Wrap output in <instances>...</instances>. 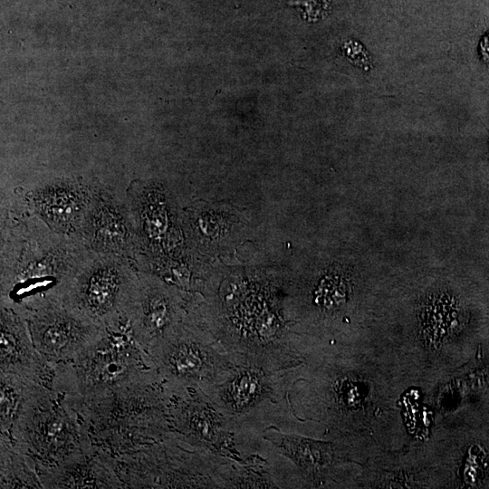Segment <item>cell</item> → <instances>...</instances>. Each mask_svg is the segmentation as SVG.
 <instances>
[{
    "label": "cell",
    "mask_w": 489,
    "mask_h": 489,
    "mask_svg": "<svg viewBox=\"0 0 489 489\" xmlns=\"http://www.w3.org/2000/svg\"><path fill=\"white\" fill-rule=\"evenodd\" d=\"M172 432L189 445L216 455L244 462L237 434L225 417L200 389H168Z\"/></svg>",
    "instance_id": "9c48e42d"
},
{
    "label": "cell",
    "mask_w": 489,
    "mask_h": 489,
    "mask_svg": "<svg viewBox=\"0 0 489 489\" xmlns=\"http://www.w3.org/2000/svg\"><path fill=\"white\" fill-rule=\"evenodd\" d=\"M138 283V270L128 259L90 252L62 303L105 328L126 315Z\"/></svg>",
    "instance_id": "ba28073f"
},
{
    "label": "cell",
    "mask_w": 489,
    "mask_h": 489,
    "mask_svg": "<svg viewBox=\"0 0 489 489\" xmlns=\"http://www.w3.org/2000/svg\"><path fill=\"white\" fill-rule=\"evenodd\" d=\"M232 373L206 394L225 417L234 431L258 435L269 427L283 431L296 427L289 390L297 377L296 369L271 370L255 363L236 360Z\"/></svg>",
    "instance_id": "3957f363"
},
{
    "label": "cell",
    "mask_w": 489,
    "mask_h": 489,
    "mask_svg": "<svg viewBox=\"0 0 489 489\" xmlns=\"http://www.w3.org/2000/svg\"><path fill=\"white\" fill-rule=\"evenodd\" d=\"M261 437L292 462L308 484L324 479L336 463V447L331 442L318 441L276 427L264 429Z\"/></svg>",
    "instance_id": "e0dca14e"
},
{
    "label": "cell",
    "mask_w": 489,
    "mask_h": 489,
    "mask_svg": "<svg viewBox=\"0 0 489 489\" xmlns=\"http://www.w3.org/2000/svg\"><path fill=\"white\" fill-rule=\"evenodd\" d=\"M148 355L165 388L170 390L193 388L206 393L235 367L208 331L186 318Z\"/></svg>",
    "instance_id": "8992f818"
},
{
    "label": "cell",
    "mask_w": 489,
    "mask_h": 489,
    "mask_svg": "<svg viewBox=\"0 0 489 489\" xmlns=\"http://www.w3.org/2000/svg\"><path fill=\"white\" fill-rule=\"evenodd\" d=\"M127 200L141 247L133 264L138 271L148 273L168 263L180 241L173 206L159 186L141 180L129 186Z\"/></svg>",
    "instance_id": "8fae6325"
},
{
    "label": "cell",
    "mask_w": 489,
    "mask_h": 489,
    "mask_svg": "<svg viewBox=\"0 0 489 489\" xmlns=\"http://www.w3.org/2000/svg\"><path fill=\"white\" fill-rule=\"evenodd\" d=\"M34 347L49 364L72 362L96 345L105 328L64 303L26 316Z\"/></svg>",
    "instance_id": "30bf717a"
},
{
    "label": "cell",
    "mask_w": 489,
    "mask_h": 489,
    "mask_svg": "<svg viewBox=\"0 0 489 489\" xmlns=\"http://www.w3.org/2000/svg\"><path fill=\"white\" fill-rule=\"evenodd\" d=\"M116 458L125 488H222L223 467L229 460L193 446L173 432Z\"/></svg>",
    "instance_id": "5b68a950"
},
{
    "label": "cell",
    "mask_w": 489,
    "mask_h": 489,
    "mask_svg": "<svg viewBox=\"0 0 489 489\" xmlns=\"http://www.w3.org/2000/svg\"><path fill=\"white\" fill-rule=\"evenodd\" d=\"M0 488H43L34 461L0 434Z\"/></svg>",
    "instance_id": "d6986e66"
},
{
    "label": "cell",
    "mask_w": 489,
    "mask_h": 489,
    "mask_svg": "<svg viewBox=\"0 0 489 489\" xmlns=\"http://www.w3.org/2000/svg\"><path fill=\"white\" fill-rule=\"evenodd\" d=\"M95 185L82 178H56L18 190L13 197L54 232L78 239Z\"/></svg>",
    "instance_id": "5bb4252c"
},
{
    "label": "cell",
    "mask_w": 489,
    "mask_h": 489,
    "mask_svg": "<svg viewBox=\"0 0 489 489\" xmlns=\"http://www.w3.org/2000/svg\"><path fill=\"white\" fill-rule=\"evenodd\" d=\"M7 437L34 461L39 475L94 443L82 395L49 385Z\"/></svg>",
    "instance_id": "277c9868"
},
{
    "label": "cell",
    "mask_w": 489,
    "mask_h": 489,
    "mask_svg": "<svg viewBox=\"0 0 489 489\" xmlns=\"http://www.w3.org/2000/svg\"><path fill=\"white\" fill-rule=\"evenodd\" d=\"M78 239L91 252L120 256L132 264L141 251L138 228L128 200H123L98 182Z\"/></svg>",
    "instance_id": "7c38bea8"
},
{
    "label": "cell",
    "mask_w": 489,
    "mask_h": 489,
    "mask_svg": "<svg viewBox=\"0 0 489 489\" xmlns=\"http://www.w3.org/2000/svg\"><path fill=\"white\" fill-rule=\"evenodd\" d=\"M82 399L92 441L115 456L139 450L172 433L169 395L158 375Z\"/></svg>",
    "instance_id": "7a4b0ae2"
},
{
    "label": "cell",
    "mask_w": 489,
    "mask_h": 489,
    "mask_svg": "<svg viewBox=\"0 0 489 489\" xmlns=\"http://www.w3.org/2000/svg\"><path fill=\"white\" fill-rule=\"evenodd\" d=\"M69 365L82 398L158 375L148 353L135 340L126 315L105 327L103 338Z\"/></svg>",
    "instance_id": "52a82bcc"
},
{
    "label": "cell",
    "mask_w": 489,
    "mask_h": 489,
    "mask_svg": "<svg viewBox=\"0 0 489 489\" xmlns=\"http://www.w3.org/2000/svg\"><path fill=\"white\" fill-rule=\"evenodd\" d=\"M46 388V384L0 371V434L9 436Z\"/></svg>",
    "instance_id": "ac0fdd59"
},
{
    "label": "cell",
    "mask_w": 489,
    "mask_h": 489,
    "mask_svg": "<svg viewBox=\"0 0 489 489\" xmlns=\"http://www.w3.org/2000/svg\"><path fill=\"white\" fill-rule=\"evenodd\" d=\"M90 252L80 240L52 230L13 197L1 224L0 307L26 318L62 303Z\"/></svg>",
    "instance_id": "6da1fadb"
},
{
    "label": "cell",
    "mask_w": 489,
    "mask_h": 489,
    "mask_svg": "<svg viewBox=\"0 0 489 489\" xmlns=\"http://www.w3.org/2000/svg\"><path fill=\"white\" fill-rule=\"evenodd\" d=\"M480 53L483 60L489 62V34L484 35L480 43Z\"/></svg>",
    "instance_id": "ffe728a7"
},
{
    "label": "cell",
    "mask_w": 489,
    "mask_h": 489,
    "mask_svg": "<svg viewBox=\"0 0 489 489\" xmlns=\"http://www.w3.org/2000/svg\"><path fill=\"white\" fill-rule=\"evenodd\" d=\"M138 273L137 291L126 316L135 340L148 353L183 321L191 293L156 274Z\"/></svg>",
    "instance_id": "4fadbf2b"
},
{
    "label": "cell",
    "mask_w": 489,
    "mask_h": 489,
    "mask_svg": "<svg viewBox=\"0 0 489 489\" xmlns=\"http://www.w3.org/2000/svg\"><path fill=\"white\" fill-rule=\"evenodd\" d=\"M0 371L48 385L52 365L36 350L26 318L0 307Z\"/></svg>",
    "instance_id": "2e32d148"
},
{
    "label": "cell",
    "mask_w": 489,
    "mask_h": 489,
    "mask_svg": "<svg viewBox=\"0 0 489 489\" xmlns=\"http://www.w3.org/2000/svg\"><path fill=\"white\" fill-rule=\"evenodd\" d=\"M39 475L43 487L48 489L125 488L116 456L95 443Z\"/></svg>",
    "instance_id": "9a60e30c"
}]
</instances>
